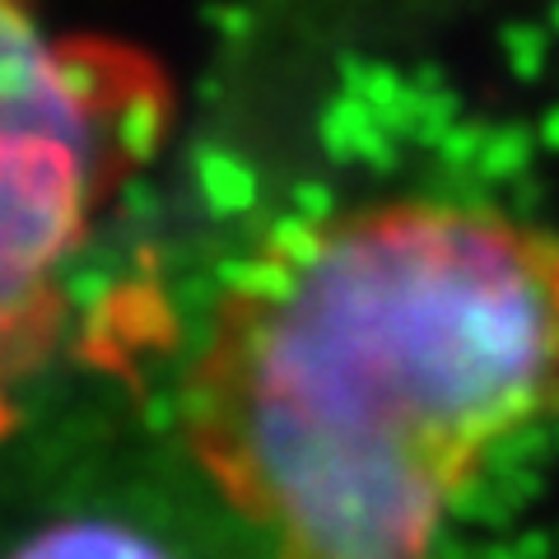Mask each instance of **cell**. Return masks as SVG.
I'll return each instance as SVG.
<instances>
[{
    "label": "cell",
    "mask_w": 559,
    "mask_h": 559,
    "mask_svg": "<svg viewBox=\"0 0 559 559\" xmlns=\"http://www.w3.org/2000/svg\"><path fill=\"white\" fill-rule=\"evenodd\" d=\"M178 415L248 559H457L495 457L559 429V238L452 201L280 229Z\"/></svg>",
    "instance_id": "obj_1"
},
{
    "label": "cell",
    "mask_w": 559,
    "mask_h": 559,
    "mask_svg": "<svg viewBox=\"0 0 559 559\" xmlns=\"http://www.w3.org/2000/svg\"><path fill=\"white\" fill-rule=\"evenodd\" d=\"M164 117L150 57L51 28L43 0H0V392L51 355L70 261Z\"/></svg>",
    "instance_id": "obj_2"
},
{
    "label": "cell",
    "mask_w": 559,
    "mask_h": 559,
    "mask_svg": "<svg viewBox=\"0 0 559 559\" xmlns=\"http://www.w3.org/2000/svg\"><path fill=\"white\" fill-rule=\"evenodd\" d=\"M0 559H248L238 536L210 540L168 509L131 499H75L0 536Z\"/></svg>",
    "instance_id": "obj_3"
},
{
    "label": "cell",
    "mask_w": 559,
    "mask_h": 559,
    "mask_svg": "<svg viewBox=\"0 0 559 559\" xmlns=\"http://www.w3.org/2000/svg\"><path fill=\"white\" fill-rule=\"evenodd\" d=\"M0 425H5V392H0Z\"/></svg>",
    "instance_id": "obj_4"
}]
</instances>
